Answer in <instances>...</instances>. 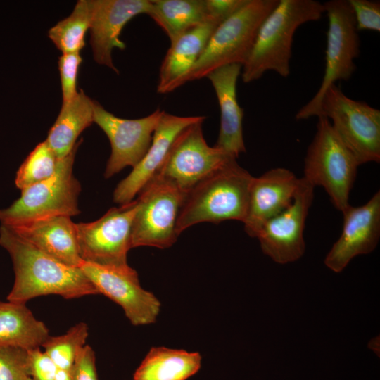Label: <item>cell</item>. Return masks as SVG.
Masks as SVG:
<instances>
[{"instance_id":"obj_1","label":"cell","mask_w":380,"mask_h":380,"mask_svg":"<svg viewBox=\"0 0 380 380\" xmlns=\"http://www.w3.org/2000/svg\"><path fill=\"white\" fill-rule=\"evenodd\" d=\"M0 246L10 255L15 274L8 301L25 303L51 294L72 299L99 293L80 267L59 262L3 224Z\"/></svg>"},{"instance_id":"obj_2","label":"cell","mask_w":380,"mask_h":380,"mask_svg":"<svg viewBox=\"0 0 380 380\" xmlns=\"http://www.w3.org/2000/svg\"><path fill=\"white\" fill-rule=\"evenodd\" d=\"M324 13V4L317 1L279 0L262 22L242 65L243 82L257 80L269 70L287 77L296 30L305 23L318 20Z\"/></svg>"},{"instance_id":"obj_3","label":"cell","mask_w":380,"mask_h":380,"mask_svg":"<svg viewBox=\"0 0 380 380\" xmlns=\"http://www.w3.org/2000/svg\"><path fill=\"white\" fill-rule=\"evenodd\" d=\"M253 177L232 159L199 182L185 196L176 233L201 222H243Z\"/></svg>"},{"instance_id":"obj_4","label":"cell","mask_w":380,"mask_h":380,"mask_svg":"<svg viewBox=\"0 0 380 380\" xmlns=\"http://www.w3.org/2000/svg\"><path fill=\"white\" fill-rule=\"evenodd\" d=\"M279 0H247L229 18L221 23L210 36L203 51L179 87L188 82L206 77L222 66L243 65L253 46L258 30Z\"/></svg>"},{"instance_id":"obj_5","label":"cell","mask_w":380,"mask_h":380,"mask_svg":"<svg viewBox=\"0 0 380 380\" xmlns=\"http://www.w3.org/2000/svg\"><path fill=\"white\" fill-rule=\"evenodd\" d=\"M359 163L343 144L325 116L318 117L317 129L303 165V178L327 193L334 206L342 212L349 203Z\"/></svg>"},{"instance_id":"obj_6","label":"cell","mask_w":380,"mask_h":380,"mask_svg":"<svg viewBox=\"0 0 380 380\" xmlns=\"http://www.w3.org/2000/svg\"><path fill=\"white\" fill-rule=\"evenodd\" d=\"M80 139L59 160L55 174L48 179L21 190L20 198L0 208L1 224L12 226L54 216L72 217L80 213L78 197L81 185L73 175V164Z\"/></svg>"},{"instance_id":"obj_7","label":"cell","mask_w":380,"mask_h":380,"mask_svg":"<svg viewBox=\"0 0 380 380\" xmlns=\"http://www.w3.org/2000/svg\"><path fill=\"white\" fill-rule=\"evenodd\" d=\"M329 27L327 33L325 69L315 96L296 113L298 120L321 115V103L327 89L338 80H348L360 55V38L348 0H331L323 4Z\"/></svg>"},{"instance_id":"obj_8","label":"cell","mask_w":380,"mask_h":380,"mask_svg":"<svg viewBox=\"0 0 380 380\" xmlns=\"http://www.w3.org/2000/svg\"><path fill=\"white\" fill-rule=\"evenodd\" d=\"M321 115L329 119L334 130L360 165L380 161L379 109L350 99L336 84H333L322 98Z\"/></svg>"},{"instance_id":"obj_9","label":"cell","mask_w":380,"mask_h":380,"mask_svg":"<svg viewBox=\"0 0 380 380\" xmlns=\"http://www.w3.org/2000/svg\"><path fill=\"white\" fill-rule=\"evenodd\" d=\"M137 199L109 209L91 222L75 223L79 255L84 262L127 269Z\"/></svg>"},{"instance_id":"obj_10","label":"cell","mask_w":380,"mask_h":380,"mask_svg":"<svg viewBox=\"0 0 380 380\" xmlns=\"http://www.w3.org/2000/svg\"><path fill=\"white\" fill-rule=\"evenodd\" d=\"M204 120L194 122L179 133L154 177L186 195L212 172L229 160L236 159L207 144L202 129Z\"/></svg>"},{"instance_id":"obj_11","label":"cell","mask_w":380,"mask_h":380,"mask_svg":"<svg viewBox=\"0 0 380 380\" xmlns=\"http://www.w3.org/2000/svg\"><path fill=\"white\" fill-rule=\"evenodd\" d=\"M186 194L169 183L153 178L139 193L133 219L131 247L167 248L177 241L176 223Z\"/></svg>"},{"instance_id":"obj_12","label":"cell","mask_w":380,"mask_h":380,"mask_svg":"<svg viewBox=\"0 0 380 380\" xmlns=\"http://www.w3.org/2000/svg\"><path fill=\"white\" fill-rule=\"evenodd\" d=\"M315 186L303 177L291 204L268 220L255 238L264 254L275 262L286 264L300 259L305 253V221L314 199Z\"/></svg>"},{"instance_id":"obj_13","label":"cell","mask_w":380,"mask_h":380,"mask_svg":"<svg viewBox=\"0 0 380 380\" xmlns=\"http://www.w3.org/2000/svg\"><path fill=\"white\" fill-rule=\"evenodd\" d=\"M164 110L156 109L138 119H125L94 101V122L107 135L111 147L104 177L108 179L127 166L134 167L148 150Z\"/></svg>"},{"instance_id":"obj_14","label":"cell","mask_w":380,"mask_h":380,"mask_svg":"<svg viewBox=\"0 0 380 380\" xmlns=\"http://www.w3.org/2000/svg\"><path fill=\"white\" fill-rule=\"evenodd\" d=\"M80 267L99 293L121 306L132 324L141 326L156 322L160 302L141 287L134 269L110 268L84 262Z\"/></svg>"},{"instance_id":"obj_15","label":"cell","mask_w":380,"mask_h":380,"mask_svg":"<svg viewBox=\"0 0 380 380\" xmlns=\"http://www.w3.org/2000/svg\"><path fill=\"white\" fill-rule=\"evenodd\" d=\"M343 227L338 240L327 253L325 265L341 272L350 260L372 252L380 237V191L361 206L349 205L342 212Z\"/></svg>"},{"instance_id":"obj_16","label":"cell","mask_w":380,"mask_h":380,"mask_svg":"<svg viewBox=\"0 0 380 380\" xmlns=\"http://www.w3.org/2000/svg\"><path fill=\"white\" fill-rule=\"evenodd\" d=\"M89 4L94 59L118 74L113 63V49H125V44L120 39L123 27L134 17L147 15L151 0H89Z\"/></svg>"},{"instance_id":"obj_17","label":"cell","mask_w":380,"mask_h":380,"mask_svg":"<svg viewBox=\"0 0 380 380\" xmlns=\"http://www.w3.org/2000/svg\"><path fill=\"white\" fill-rule=\"evenodd\" d=\"M205 119L203 115L178 116L164 111L148 150L131 172L118 184L113 192V201L123 205L133 201L156 176L179 133L189 125Z\"/></svg>"},{"instance_id":"obj_18","label":"cell","mask_w":380,"mask_h":380,"mask_svg":"<svg viewBox=\"0 0 380 380\" xmlns=\"http://www.w3.org/2000/svg\"><path fill=\"white\" fill-rule=\"evenodd\" d=\"M300 178L284 167L272 168L251 180L248 209L243 222L246 234L255 237L268 220L292 203Z\"/></svg>"},{"instance_id":"obj_19","label":"cell","mask_w":380,"mask_h":380,"mask_svg":"<svg viewBox=\"0 0 380 380\" xmlns=\"http://www.w3.org/2000/svg\"><path fill=\"white\" fill-rule=\"evenodd\" d=\"M242 65L218 68L206 77L210 81L220 106V126L215 147L236 158L246 151L243 136V110L236 97V83Z\"/></svg>"},{"instance_id":"obj_20","label":"cell","mask_w":380,"mask_h":380,"mask_svg":"<svg viewBox=\"0 0 380 380\" xmlns=\"http://www.w3.org/2000/svg\"><path fill=\"white\" fill-rule=\"evenodd\" d=\"M7 227L63 264L80 267L83 262L78 251L75 223L70 217L54 216Z\"/></svg>"},{"instance_id":"obj_21","label":"cell","mask_w":380,"mask_h":380,"mask_svg":"<svg viewBox=\"0 0 380 380\" xmlns=\"http://www.w3.org/2000/svg\"><path fill=\"white\" fill-rule=\"evenodd\" d=\"M220 23L217 20L208 18L170 43L160 68L158 93L167 94L179 88L180 80L196 63Z\"/></svg>"},{"instance_id":"obj_22","label":"cell","mask_w":380,"mask_h":380,"mask_svg":"<svg viewBox=\"0 0 380 380\" xmlns=\"http://www.w3.org/2000/svg\"><path fill=\"white\" fill-rule=\"evenodd\" d=\"M94 101L80 89L73 99L63 102L45 140L59 160L70 153L79 135L94 122Z\"/></svg>"},{"instance_id":"obj_23","label":"cell","mask_w":380,"mask_h":380,"mask_svg":"<svg viewBox=\"0 0 380 380\" xmlns=\"http://www.w3.org/2000/svg\"><path fill=\"white\" fill-rule=\"evenodd\" d=\"M49 336L47 327L25 303L0 302V347L30 350L42 347Z\"/></svg>"},{"instance_id":"obj_24","label":"cell","mask_w":380,"mask_h":380,"mask_svg":"<svg viewBox=\"0 0 380 380\" xmlns=\"http://www.w3.org/2000/svg\"><path fill=\"white\" fill-rule=\"evenodd\" d=\"M199 353L163 346L152 347L133 375V380H186L198 372Z\"/></svg>"},{"instance_id":"obj_25","label":"cell","mask_w":380,"mask_h":380,"mask_svg":"<svg viewBox=\"0 0 380 380\" xmlns=\"http://www.w3.org/2000/svg\"><path fill=\"white\" fill-rule=\"evenodd\" d=\"M147 15L163 29L170 43L208 18L205 0H151Z\"/></svg>"},{"instance_id":"obj_26","label":"cell","mask_w":380,"mask_h":380,"mask_svg":"<svg viewBox=\"0 0 380 380\" xmlns=\"http://www.w3.org/2000/svg\"><path fill=\"white\" fill-rule=\"evenodd\" d=\"M89 0H79L72 13L48 31V37L62 53L80 52L90 27Z\"/></svg>"},{"instance_id":"obj_27","label":"cell","mask_w":380,"mask_h":380,"mask_svg":"<svg viewBox=\"0 0 380 380\" xmlns=\"http://www.w3.org/2000/svg\"><path fill=\"white\" fill-rule=\"evenodd\" d=\"M59 159L45 141L39 143L19 167L15 184L20 191L51 177Z\"/></svg>"},{"instance_id":"obj_28","label":"cell","mask_w":380,"mask_h":380,"mask_svg":"<svg viewBox=\"0 0 380 380\" xmlns=\"http://www.w3.org/2000/svg\"><path fill=\"white\" fill-rule=\"evenodd\" d=\"M88 336L87 324L79 322L63 335L50 336L42 347L57 368L70 369L78 351L85 346Z\"/></svg>"},{"instance_id":"obj_29","label":"cell","mask_w":380,"mask_h":380,"mask_svg":"<svg viewBox=\"0 0 380 380\" xmlns=\"http://www.w3.org/2000/svg\"><path fill=\"white\" fill-rule=\"evenodd\" d=\"M28 378V350L17 347H0V380H27Z\"/></svg>"},{"instance_id":"obj_30","label":"cell","mask_w":380,"mask_h":380,"mask_svg":"<svg viewBox=\"0 0 380 380\" xmlns=\"http://www.w3.org/2000/svg\"><path fill=\"white\" fill-rule=\"evenodd\" d=\"M82 63L80 52L62 53L58 58L63 102L70 101L78 94L77 76Z\"/></svg>"},{"instance_id":"obj_31","label":"cell","mask_w":380,"mask_h":380,"mask_svg":"<svg viewBox=\"0 0 380 380\" xmlns=\"http://www.w3.org/2000/svg\"><path fill=\"white\" fill-rule=\"evenodd\" d=\"M357 31H380V3L369 0H348Z\"/></svg>"},{"instance_id":"obj_32","label":"cell","mask_w":380,"mask_h":380,"mask_svg":"<svg viewBox=\"0 0 380 380\" xmlns=\"http://www.w3.org/2000/svg\"><path fill=\"white\" fill-rule=\"evenodd\" d=\"M71 371L72 380H99L95 353L91 346L85 345L78 351Z\"/></svg>"},{"instance_id":"obj_33","label":"cell","mask_w":380,"mask_h":380,"mask_svg":"<svg viewBox=\"0 0 380 380\" xmlns=\"http://www.w3.org/2000/svg\"><path fill=\"white\" fill-rule=\"evenodd\" d=\"M30 377L32 380H55L57 367L40 348L28 350Z\"/></svg>"},{"instance_id":"obj_34","label":"cell","mask_w":380,"mask_h":380,"mask_svg":"<svg viewBox=\"0 0 380 380\" xmlns=\"http://www.w3.org/2000/svg\"><path fill=\"white\" fill-rule=\"evenodd\" d=\"M246 1L247 0H205L208 17L222 23L240 9Z\"/></svg>"},{"instance_id":"obj_35","label":"cell","mask_w":380,"mask_h":380,"mask_svg":"<svg viewBox=\"0 0 380 380\" xmlns=\"http://www.w3.org/2000/svg\"><path fill=\"white\" fill-rule=\"evenodd\" d=\"M55 380H72L71 369L57 368Z\"/></svg>"},{"instance_id":"obj_36","label":"cell","mask_w":380,"mask_h":380,"mask_svg":"<svg viewBox=\"0 0 380 380\" xmlns=\"http://www.w3.org/2000/svg\"><path fill=\"white\" fill-rule=\"evenodd\" d=\"M27 380H32V379H31L30 377V378H28Z\"/></svg>"}]
</instances>
